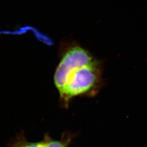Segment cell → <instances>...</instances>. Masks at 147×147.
Segmentation results:
<instances>
[{"mask_svg":"<svg viewBox=\"0 0 147 147\" xmlns=\"http://www.w3.org/2000/svg\"><path fill=\"white\" fill-rule=\"evenodd\" d=\"M101 63L95 61L73 69L67 76L63 88L59 92L64 106H67L70 99L82 95L96 94L101 84Z\"/></svg>","mask_w":147,"mask_h":147,"instance_id":"1","label":"cell"},{"mask_svg":"<svg viewBox=\"0 0 147 147\" xmlns=\"http://www.w3.org/2000/svg\"><path fill=\"white\" fill-rule=\"evenodd\" d=\"M95 60L92 54L83 47L76 45L68 48L63 53L54 74V83L58 92L63 88L67 76L73 69Z\"/></svg>","mask_w":147,"mask_h":147,"instance_id":"2","label":"cell"},{"mask_svg":"<svg viewBox=\"0 0 147 147\" xmlns=\"http://www.w3.org/2000/svg\"><path fill=\"white\" fill-rule=\"evenodd\" d=\"M73 136L70 133H64L61 140H53L48 135H45L42 140V147H68Z\"/></svg>","mask_w":147,"mask_h":147,"instance_id":"3","label":"cell"},{"mask_svg":"<svg viewBox=\"0 0 147 147\" xmlns=\"http://www.w3.org/2000/svg\"><path fill=\"white\" fill-rule=\"evenodd\" d=\"M8 147H42V142L27 141L24 134L21 133L10 143Z\"/></svg>","mask_w":147,"mask_h":147,"instance_id":"4","label":"cell"}]
</instances>
